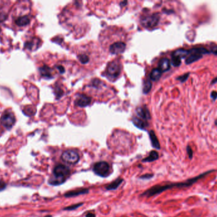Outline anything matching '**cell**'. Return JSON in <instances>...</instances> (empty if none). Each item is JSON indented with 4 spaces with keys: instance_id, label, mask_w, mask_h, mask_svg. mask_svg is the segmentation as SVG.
<instances>
[{
    "instance_id": "obj_3",
    "label": "cell",
    "mask_w": 217,
    "mask_h": 217,
    "mask_svg": "<svg viewBox=\"0 0 217 217\" xmlns=\"http://www.w3.org/2000/svg\"><path fill=\"white\" fill-rule=\"evenodd\" d=\"M71 173L70 169L62 164H59L55 167L53 175L49 180V183L51 185H61L67 179Z\"/></svg>"
},
{
    "instance_id": "obj_7",
    "label": "cell",
    "mask_w": 217,
    "mask_h": 217,
    "mask_svg": "<svg viewBox=\"0 0 217 217\" xmlns=\"http://www.w3.org/2000/svg\"><path fill=\"white\" fill-rule=\"evenodd\" d=\"M159 21V15L158 14H154L144 17L142 19V24L143 27L147 28H153L158 24Z\"/></svg>"
},
{
    "instance_id": "obj_13",
    "label": "cell",
    "mask_w": 217,
    "mask_h": 217,
    "mask_svg": "<svg viewBox=\"0 0 217 217\" xmlns=\"http://www.w3.org/2000/svg\"><path fill=\"white\" fill-rule=\"evenodd\" d=\"M39 72H40L41 75L45 78H51L53 77V71L47 66H44L39 68Z\"/></svg>"
},
{
    "instance_id": "obj_14",
    "label": "cell",
    "mask_w": 217,
    "mask_h": 217,
    "mask_svg": "<svg viewBox=\"0 0 217 217\" xmlns=\"http://www.w3.org/2000/svg\"><path fill=\"white\" fill-rule=\"evenodd\" d=\"M170 68V62L168 58L161 59L159 63V69L162 71H167Z\"/></svg>"
},
{
    "instance_id": "obj_4",
    "label": "cell",
    "mask_w": 217,
    "mask_h": 217,
    "mask_svg": "<svg viewBox=\"0 0 217 217\" xmlns=\"http://www.w3.org/2000/svg\"><path fill=\"white\" fill-rule=\"evenodd\" d=\"M94 171L98 176L101 177H107L110 174V167L107 162H98L95 164L94 166Z\"/></svg>"
},
{
    "instance_id": "obj_19",
    "label": "cell",
    "mask_w": 217,
    "mask_h": 217,
    "mask_svg": "<svg viewBox=\"0 0 217 217\" xmlns=\"http://www.w3.org/2000/svg\"><path fill=\"white\" fill-rule=\"evenodd\" d=\"M162 75V71L159 68H154L151 71L150 74V78L153 81H157L159 80Z\"/></svg>"
},
{
    "instance_id": "obj_5",
    "label": "cell",
    "mask_w": 217,
    "mask_h": 217,
    "mask_svg": "<svg viewBox=\"0 0 217 217\" xmlns=\"http://www.w3.org/2000/svg\"><path fill=\"white\" fill-rule=\"evenodd\" d=\"M0 122L6 129H11L15 122V117L14 113L10 111H5L2 114L0 118Z\"/></svg>"
},
{
    "instance_id": "obj_20",
    "label": "cell",
    "mask_w": 217,
    "mask_h": 217,
    "mask_svg": "<svg viewBox=\"0 0 217 217\" xmlns=\"http://www.w3.org/2000/svg\"><path fill=\"white\" fill-rule=\"evenodd\" d=\"M159 159V154L157 153L156 151H151L149 154V155L148 157H147L146 158H145L144 159H143V162H153L154 161H156Z\"/></svg>"
},
{
    "instance_id": "obj_33",
    "label": "cell",
    "mask_w": 217,
    "mask_h": 217,
    "mask_svg": "<svg viewBox=\"0 0 217 217\" xmlns=\"http://www.w3.org/2000/svg\"><path fill=\"white\" fill-rule=\"evenodd\" d=\"M211 52H212L213 54H214L215 55H217V46H214V47H212Z\"/></svg>"
},
{
    "instance_id": "obj_16",
    "label": "cell",
    "mask_w": 217,
    "mask_h": 217,
    "mask_svg": "<svg viewBox=\"0 0 217 217\" xmlns=\"http://www.w3.org/2000/svg\"><path fill=\"white\" fill-rule=\"evenodd\" d=\"M149 136H150V139L151 141V143H152V145L154 148L159 150L160 149V144L159 142L158 141V139L155 134V133L153 131H150L149 133Z\"/></svg>"
},
{
    "instance_id": "obj_37",
    "label": "cell",
    "mask_w": 217,
    "mask_h": 217,
    "mask_svg": "<svg viewBox=\"0 0 217 217\" xmlns=\"http://www.w3.org/2000/svg\"><path fill=\"white\" fill-rule=\"evenodd\" d=\"M2 36V30L1 28H0V39H1Z\"/></svg>"
},
{
    "instance_id": "obj_15",
    "label": "cell",
    "mask_w": 217,
    "mask_h": 217,
    "mask_svg": "<svg viewBox=\"0 0 217 217\" xmlns=\"http://www.w3.org/2000/svg\"><path fill=\"white\" fill-rule=\"evenodd\" d=\"M190 54L189 51L186 49H180L175 50V52H173V53L172 54V56L173 57H178L179 59H182V58H185L186 57H187Z\"/></svg>"
},
{
    "instance_id": "obj_25",
    "label": "cell",
    "mask_w": 217,
    "mask_h": 217,
    "mask_svg": "<svg viewBox=\"0 0 217 217\" xmlns=\"http://www.w3.org/2000/svg\"><path fill=\"white\" fill-rule=\"evenodd\" d=\"M77 58L79 59L81 63L83 64H86L89 61V57H88V56L85 55V54H80L77 56Z\"/></svg>"
},
{
    "instance_id": "obj_10",
    "label": "cell",
    "mask_w": 217,
    "mask_h": 217,
    "mask_svg": "<svg viewBox=\"0 0 217 217\" xmlns=\"http://www.w3.org/2000/svg\"><path fill=\"white\" fill-rule=\"evenodd\" d=\"M91 99L84 94H78L76 99L75 103L78 107H84L90 103Z\"/></svg>"
},
{
    "instance_id": "obj_18",
    "label": "cell",
    "mask_w": 217,
    "mask_h": 217,
    "mask_svg": "<svg viewBox=\"0 0 217 217\" xmlns=\"http://www.w3.org/2000/svg\"><path fill=\"white\" fill-rule=\"evenodd\" d=\"M123 179L120 178H117V179L115 180L114 181L109 184L108 185H107L106 190H116L120 187V185L123 183Z\"/></svg>"
},
{
    "instance_id": "obj_31",
    "label": "cell",
    "mask_w": 217,
    "mask_h": 217,
    "mask_svg": "<svg viewBox=\"0 0 217 217\" xmlns=\"http://www.w3.org/2000/svg\"><path fill=\"white\" fill-rule=\"evenodd\" d=\"M5 187H6V183L3 181L0 180V191L4 190Z\"/></svg>"
},
{
    "instance_id": "obj_12",
    "label": "cell",
    "mask_w": 217,
    "mask_h": 217,
    "mask_svg": "<svg viewBox=\"0 0 217 217\" xmlns=\"http://www.w3.org/2000/svg\"><path fill=\"white\" fill-rule=\"evenodd\" d=\"M89 192V190L88 188H82L76 190H73V191L67 192L64 194L65 197H76L83 194H86Z\"/></svg>"
},
{
    "instance_id": "obj_17",
    "label": "cell",
    "mask_w": 217,
    "mask_h": 217,
    "mask_svg": "<svg viewBox=\"0 0 217 217\" xmlns=\"http://www.w3.org/2000/svg\"><path fill=\"white\" fill-rule=\"evenodd\" d=\"M189 51L190 54H196L199 56L209 53L208 50L204 47H195L189 50Z\"/></svg>"
},
{
    "instance_id": "obj_11",
    "label": "cell",
    "mask_w": 217,
    "mask_h": 217,
    "mask_svg": "<svg viewBox=\"0 0 217 217\" xmlns=\"http://www.w3.org/2000/svg\"><path fill=\"white\" fill-rule=\"evenodd\" d=\"M136 114L138 116L143 119V120H147L150 118L149 111L146 107L138 108L136 110Z\"/></svg>"
},
{
    "instance_id": "obj_27",
    "label": "cell",
    "mask_w": 217,
    "mask_h": 217,
    "mask_svg": "<svg viewBox=\"0 0 217 217\" xmlns=\"http://www.w3.org/2000/svg\"><path fill=\"white\" fill-rule=\"evenodd\" d=\"M172 63L174 66H175V67L179 66L181 64V59L178 58V57L172 56Z\"/></svg>"
},
{
    "instance_id": "obj_24",
    "label": "cell",
    "mask_w": 217,
    "mask_h": 217,
    "mask_svg": "<svg viewBox=\"0 0 217 217\" xmlns=\"http://www.w3.org/2000/svg\"><path fill=\"white\" fill-rule=\"evenodd\" d=\"M151 87H152V83L149 80H147L144 83V87H143V93L145 94H147L149 92L150 90Z\"/></svg>"
},
{
    "instance_id": "obj_22",
    "label": "cell",
    "mask_w": 217,
    "mask_h": 217,
    "mask_svg": "<svg viewBox=\"0 0 217 217\" xmlns=\"http://www.w3.org/2000/svg\"><path fill=\"white\" fill-rule=\"evenodd\" d=\"M8 5H0V21H3L8 15Z\"/></svg>"
},
{
    "instance_id": "obj_36",
    "label": "cell",
    "mask_w": 217,
    "mask_h": 217,
    "mask_svg": "<svg viewBox=\"0 0 217 217\" xmlns=\"http://www.w3.org/2000/svg\"><path fill=\"white\" fill-rule=\"evenodd\" d=\"M216 82H217V77L215 78L214 79V80L212 81V83H216Z\"/></svg>"
},
{
    "instance_id": "obj_2",
    "label": "cell",
    "mask_w": 217,
    "mask_h": 217,
    "mask_svg": "<svg viewBox=\"0 0 217 217\" xmlns=\"http://www.w3.org/2000/svg\"><path fill=\"white\" fill-rule=\"evenodd\" d=\"M28 2H19L12 14V23L16 28L22 29L28 26L31 21V14Z\"/></svg>"
},
{
    "instance_id": "obj_34",
    "label": "cell",
    "mask_w": 217,
    "mask_h": 217,
    "mask_svg": "<svg viewBox=\"0 0 217 217\" xmlns=\"http://www.w3.org/2000/svg\"><path fill=\"white\" fill-rule=\"evenodd\" d=\"M57 68L59 70V71H60V73H63L65 71V70H64V67L61 66H57Z\"/></svg>"
},
{
    "instance_id": "obj_1",
    "label": "cell",
    "mask_w": 217,
    "mask_h": 217,
    "mask_svg": "<svg viewBox=\"0 0 217 217\" xmlns=\"http://www.w3.org/2000/svg\"><path fill=\"white\" fill-rule=\"evenodd\" d=\"M214 171V170H210L209 171H206L202 174H201L200 175L197 176L193 178H190L189 180H186V181L183 182H179V183H169L167 184V185H155L150 188L148 189L147 191L143 192L141 195L142 196H146V197H152L153 195H155L156 194H159L164 191H165L166 190L173 188H183V187H188L192 185L193 184L196 183L200 179L202 178L205 176H206L207 175L212 173Z\"/></svg>"
},
{
    "instance_id": "obj_21",
    "label": "cell",
    "mask_w": 217,
    "mask_h": 217,
    "mask_svg": "<svg viewBox=\"0 0 217 217\" xmlns=\"http://www.w3.org/2000/svg\"><path fill=\"white\" fill-rule=\"evenodd\" d=\"M133 121L135 126L140 129H143L147 126V124L146 123V122H145L143 120H141L140 118H138L136 117H135L133 118Z\"/></svg>"
},
{
    "instance_id": "obj_38",
    "label": "cell",
    "mask_w": 217,
    "mask_h": 217,
    "mask_svg": "<svg viewBox=\"0 0 217 217\" xmlns=\"http://www.w3.org/2000/svg\"><path fill=\"white\" fill-rule=\"evenodd\" d=\"M45 217H52L51 215H48V216H46Z\"/></svg>"
},
{
    "instance_id": "obj_26",
    "label": "cell",
    "mask_w": 217,
    "mask_h": 217,
    "mask_svg": "<svg viewBox=\"0 0 217 217\" xmlns=\"http://www.w3.org/2000/svg\"><path fill=\"white\" fill-rule=\"evenodd\" d=\"M83 205V202H81V203H78V204H76V205H71L70 206H68V207H66L64 209V210H68V211H72V210H74L78 208H80L81 206H82Z\"/></svg>"
},
{
    "instance_id": "obj_6",
    "label": "cell",
    "mask_w": 217,
    "mask_h": 217,
    "mask_svg": "<svg viewBox=\"0 0 217 217\" xmlns=\"http://www.w3.org/2000/svg\"><path fill=\"white\" fill-rule=\"evenodd\" d=\"M61 159L64 162L66 163L75 164L80 160V155L76 151L69 150L63 152L61 155Z\"/></svg>"
},
{
    "instance_id": "obj_35",
    "label": "cell",
    "mask_w": 217,
    "mask_h": 217,
    "mask_svg": "<svg viewBox=\"0 0 217 217\" xmlns=\"http://www.w3.org/2000/svg\"><path fill=\"white\" fill-rule=\"evenodd\" d=\"M86 217H95V215L94 213L89 212L87 214Z\"/></svg>"
},
{
    "instance_id": "obj_29",
    "label": "cell",
    "mask_w": 217,
    "mask_h": 217,
    "mask_svg": "<svg viewBox=\"0 0 217 217\" xmlns=\"http://www.w3.org/2000/svg\"><path fill=\"white\" fill-rule=\"evenodd\" d=\"M189 75H190V73H189L184 74V75H182V76H179L178 78H177V80H180L181 82H186L187 79L188 78V77H189Z\"/></svg>"
},
{
    "instance_id": "obj_8",
    "label": "cell",
    "mask_w": 217,
    "mask_h": 217,
    "mask_svg": "<svg viewBox=\"0 0 217 217\" xmlns=\"http://www.w3.org/2000/svg\"><path fill=\"white\" fill-rule=\"evenodd\" d=\"M121 71V66L117 61H113L109 64L107 68V73L109 76L117 77Z\"/></svg>"
},
{
    "instance_id": "obj_23",
    "label": "cell",
    "mask_w": 217,
    "mask_h": 217,
    "mask_svg": "<svg viewBox=\"0 0 217 217\" xmlns=\"http://www.w3.org/2000/svg\"><path fill=\"white\" fill-rule=\"evenodd\" d=\"M202 56H199V55H196V54H190V56H189L186 60V63L187 64H190L192 63H194L197 61L199 60L200 59L202 58Z\"/></svg>"
},
{
    "instance_id": "obj_9",
    "label": "cell",
    "mask_w": 217,
    "mask_h": 217,
    "mask_svg": "<svg viewBox=\"0 0 217 217\" xmlns=\"http://www.w3.org/2000/svg\"><path fill=\"white\" fill-rule=\"evenodd\" d=\"M126 49V44L124 42H116L113 45H110L109 48V51L112 54H118L123 53Z\"/></svg>"
},
{
    "instance_id": "obj_39",
    "label": "cell",
    "mask_w": 217,
    "mask_h": 217,
    "mask_svg": "<svg viewBox=\"0 0 217 217\" xmlns=\"http://www.w3.org/2000/svg\"><path fill=\"white\" fill-rule=\"evenodd\" d=\"M215 124L216 125V126H217V120L215 121Z\"/></svg>"
},
{
    "instance_id": "obj_28",
    "label": "cell",
    "mask_w": 217,
    "mask_h": 217,
    "mask_svg": "<svg viewBox=\"0 0 217 217\" xmlns=\"http://www.w3.org/2000/svg\"><path fill=\"white\" fill-rule=\"evenodd\" d=\"M187 155L189 156V159H192L193 157V150H192V148L190 147V146H189V145H188L187 147Z\"/></svg>"
},
{
    "instance_id": "obj_30",
    "label": "cell",
    "mask_w": 217,
    "mask_h": 217,
    "mask_svg": "<svg viewBox=\"0 0 217 217\" xmlns=\"http://www.w3.org/2000/svg\"><path fill=\"white\" fill-rule=\"evenodd\" d=\"M153 177V175H150V174H147V175H143L142 176L140 177L141 179H150L151 178Z\"/></svg>"
},
{
    "instance_id": "obj_32",
    "label": "cell",
    "mask_w": 217,
    "mask_h": 217,
    "mask_svg": "<svg viewBox=\"0 0 217 217\" xmlns=\"http://www.w3.org/2000/svg\"><path fill=\"white\" fill-rule=\"evenodd\" d=\"M211 97L213 99V100H216L217 98V93L216 91H212L211 93Z\"/></svg>"
}]
</instances>
